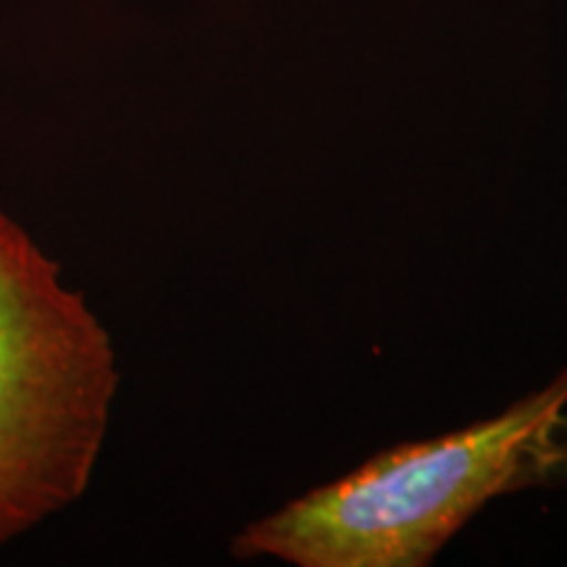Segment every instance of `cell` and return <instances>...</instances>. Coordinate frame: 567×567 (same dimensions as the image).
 <instances>
[{
    "label": "cell",
    "mask_w": 567,
    "mask_h": 567,
    "mask_svg": "<svg viewBox=\"0 0 567 567\" xmlns=\"http://www.w3.org/2000/svg\"><path fill=\"white\" fill-rule=\"evenodd\" d=\"M567 488V368L452 434L379 452L234 536L237 559L295 567H429L486 505Z\"/></svg>",
    "instance_id": "6da1fadb"
},
{
    "label": "cell",
    "mask_w": 567,
    "mask_h": 567,
    "mask_svg": "<svg viewBox=\"0 0 567 567\" xmlns=\"http://www.w3.org/2000/svg\"><path fill=\"white\" fill-rule=\"evenodd\" d=\"M116 386L109 329L0 208V547L87 492Z\"/></svg>",
    "instance_id": "7a4b0ae2"
}]
</instances>
